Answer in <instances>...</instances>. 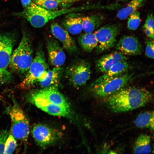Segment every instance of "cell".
Here are the masks:
<instances>
[{
  "label": "cell",
  "mask_w": 154,
  "mask_h": 154,
  "mask_svg": "<svg viewBox=\"0 0 154 154\" xmlns=\"http://www.w3.org/2000/svg\"><path fill=\"white\" fill-rule=\"evenodd\" d=\"M102 98L109 109L117 113L131 111L144 106L152 101L153 95L145 88L125 86Z\"/></svg>",
  "instance_id": "cell-1"
},
{
  "label": "cell",
  "mask_w": 154,
  "mask_h": 154,
  "mask_svg": "<svg viewBox=\"0 0 154 154\" xmlns=\"http://www.w3.org/2000/svg\"><path fill=\"white\" fill-rule=\"evenodd\" d=\"M96 8L95 5H86L58 10H50L43 8L35 3H31L24 8L21 12V16L34 27L40 28L51 20L63 15Z\"/></svg>",
  "instance_id": "cell-2"
},
{
  "label": "cell",
  "mask_w": 154,
  "mask_h": 154,
  "mask_svg": "<svg viewBox=\"0 0 154 154\" xmlns=\"http://www.w3.org/2000/svg\"><path fill=\"white\" fill-rule=\"evenodd\" d=\"M33 52L30 38L23 31L18 46L12 53L9 65L17 73H27L33 59Z\"/></svg>",
  "instance_id": "cell-3"
},
{
  "label": "cell",
  "mask_w": 154,
  "mask_h": 154,
  "mask_svg": "<svg viewBox=\"0 0 154 154\" xmlns=\"http://www.w3.org/2000/svg\"><path fill=\"white\" fill-rule=\"evenodd\" d=\"M49 70L44 52L40 48L38 49L24 79L19 86L22 89H29L43 79Z\"/></svg>",
  "instance_id": "cell-4"
},
{
  "label": "cell",
  "mask_w": 154,
  "mask_h": 154,
  "mask_svg": "<svg viewBox=\"0 0 154 154\" xmlns=\"http://www.w3.org/2000/svg\"><path fill=\"white\" fill-rule=\"evenodd\" d=\"M27 99L33 104L37 102H45L70 107L66 99L58 90L57 86L32 91L27 95Z\"/></svg>",
  "instance_id": "cell-5"
},
{
  "label": "cell",
  "mask_w": 154,
  "mask_h": 154,
  "mask_svg": "<svg viewBox=\"0 0 154 154\" xmlns=\"http://www.w3.org/2000/svg\"><path fill=\"white\" fill-rule=\"evenodd\" d=\"M11 120V132L15 138L26 141L30 133L29 122L23 110L14 102L9 111Z\"/></svg>",
  "instance_id": "cell-6"
},
{
  "label": "cell",
  "mask_w": 154,
  "mask_h": 154,
  "mask_svg": "<svg viewBox=\"0 0 154 154\" xmlns=\"http://www.w3.org/2000/svg\"><path fill=\"white\" fill-rule=\"evenodd\" d=\"M131 77V74L125 73L102 82L91 85V90L96 96L102 98L116 92L125 86Z\"/></svg>",
  "instance_id": "cell-7"
},
{
  "label": "cell",
  "mask_w": 154,
  "mask_h": 154,
  "mask_svg": "<svg viewBox=\"0 0 154 154\" xmlns=\"http://www.w3.org/2000/svg\"><path fill=\"white\" fill-rule=\"evenodd\" d=\"M65 75L69 83L73 86L76 88L81 87L90 77V64L83 60H76L66 68Z\"/></svg>",
  "instance_id": "cell-8"
},
{
  "label": "cell",
  "mask_w": 154,
  "mask_h": 154,
  "mask_svg": "<svg viewBox=\"0 0 154 154\" xmlns=\"http://www.w3.org/2000/svg\"><path fill=\"white\" fill-rule=\"evenodd\" d=\"M120 29L117 25L108 24L96 31L94 33L98 42L96 47L97 51L103 52L113 47Z\"/></svg>",
  "instance_id": "cell-9"
},
{
  "label": "cell",
  "mask_w": 154,
  "mask_h": 154,
  "mask_svg": "<svg viewBox=\"0 0 154 154\" xmlns=\"http://www.w3.org/2000/svg\"><path fill=\"white\" fill-rule=\"evenodd\" d=\"M32 133L36 143L42 147L53 143L61 136L60 133L58 131L42 124L34 125Z\"/></svg>",
  "instance_id": "cell-10"
},
{
  "label": "cell",
  "mask_w": 154,
  "mask_h": 154,
  "mask_svg": "<svg viewBox=\"0 0 154 154\" xmlns=\"http://www.w3.org/2000/svg\"><path fill=\"white\" fill-rule=\"evenodd\" d=\"M15 42V35L0 33V68L7 70Z\"/></svg>",
  "instance_id": "cell-11"
},
{
  "label": "cell",
  "mask_w": 154,
  "mask_h": 154,
  "mask_svg": "<svg viewBox=\"0 0 154 154\" xmlns=\"http://www.w3.org/2000/svg\"><path fill=\"white\" fill-rule=\"evenodd\" d=\"M46 47L48 59L50 64L54 67H60L64 63L66 56L58 41L52 37L46 39Z\"/></svg>",
  "instance_id": "cell-12"
},
{
  "label": "cell",
  "mask_w": 154,
  "mask_h": 154,
  "mask_svg": "<svg viewBox=\"0 0 154 154\" xmlns=\"http://www.w3.org/2000/svg\"><path fill=\"white\" fill-rule=\"evenodd\" d=\"M50 29L54 37L62 43L68 53L72 54L77 51V48L74 40L65 29L55 22L52 23Z\"/></svg>",
  "instance_id": "cell-13"
},
{
  "label": "cell",
  "mask_w": 154,
  "mask_h": 154,
  "mask_svg": "<svg viewBox=\"0 0 154 154\" xmlns=\"http://www.w3.org/2000/svg\"><path fill=\"white\" fill-rule=\"evenodd\" d=\"M116 48L125 55H139L142 51V47L139 41L132 36H123L118 41Z\"/></svg>",
  "instance_id": "cell-14"
},
{
  "label": "cell",
  "mask_w": 154,
  "mask_h": 154,
  "mask_svg": "<svg viewBox=\"0 0 154 154\" xmlns=\"http://www.w3.org/2000/svg\"><path fill=\"white\" fill-rule=\"evenodd\" d=\"M127 59V56L119 52H114L103 55L97 60L96 67L98 72H104L114 64Z\"/></svg>",
  "instance_id": "cell-15"
},
{
  "label": "cell",
  "mask_w": 154,
  "mask_h": 154,
  "mask_svg": "<svg viewBox=\"0 0 154 154\" xmlns=\"http://www.w3.org/2000/svg\"><path fill=\"white\" fill-rule=\"evenodd\" d=\"M129 67L126 61L119 62L111 67L104 74L95 80L91 85L98 84L111 79L125 73Z\"/></svg>",
  "instance_id": "cell-16"
},
{
  "label": "cell",
  "mask_w": 154,
  "mask_h": 154,
  "mask_svg": "<svg viewBox=\"0 0 154 154\" xmlns=\"http://www.w3.org/2000/svg\"><path fill=\"white\" fill-rule=\"evenodd\" d=\"M33 104L52 115L63 117H69L70 116V107L45 102H37Z\"/></svg>",
  "instance_id": "cell-17"
},
{
  "label": "cell",
  "mask_w": 154,
  "mask_h": 154,
  "mask_svg": "<svg viewBox=\"0 0 154 154\" xmlns=\"http://www.w3.org/2000/svg\"><path fill=\"white\" fill-rule=\"evenodd\" d=\"M62 71L60 67H54L51 70H49L45 76L38 82L42 88L51 86H58Z\"/></svg>",
  "instance_id": "cell-18"
},
{
  "label": "cell",
  "mask_w": 154,
  "mask_h": 154,
  "mask_svg": "<svg viewBox=\"0 0 154 154\" xmlns=\"http://www.w3.org/2000/svg\"><path fill=\"white\" fill-rule=\"evenodd\" d=\"M103 19L102 15L100 14L81 17L83 30L85 33H92L101 25Z\"/></svg>",
  "instance_id": "cell-19"
},
{
  "label": "cell",
  "mask_w": 154,
  "mask_h": 154,
  "mask_svg": "<svg viewBox=\"0 0 154 154\" xmlns=\"http://www.w3.org/2000/svg\"><path fill=\"white\" fill-rule=\"evenodd\" d=\"M151 137L146 134L139 135L135 142L133 149L134 154H148L151 151Z\"/></svg>",
  "instance_id": "cell-20"
},
{
  "label": "cell",
  "mask_w": 154,
  "mask_h": 154,
  "mask_svg": "<svg viewBox=\"0 0 154 154\" xmlns=\"http://www.w3.org/2000/svg\"><path fill=\"white\" fill-rule=\"evenodd\" d=\"M153 111H145L140 114L134 121L135 126L139 128H149L154 130Z\"/></svg>",
  "instance_id": "cell-21"
},
{
  "label": "cell",
  "mask_w": 154,
  "mask_h": 154,
  "mask_svg": "<svg viewBox=\"0 0 154 154\" xmlns=\"http://www.w3.org/2000/svg\"><path fill=\"white\" fill-rule=\"evenodd\" d=\"M79 44L85 51L91 52L97 46L98 42L94 33H85L81 35L78 38Z\"/></svg>",
  "instance_id": "cell-22"
},
{
  "label": "cell",
  "mask_w": 154,
  "mask_h": 154,
  "mask_svg": "<svg viewBox=\"0 0 154 154\" xmlns=\"http://www.w3.org/2000/svg\"><path fill=\"white\" fill-rule=\"evenodd\" d=\"M62 25L68 33L73 35L79 34L83 30L81 17H69L64 20Z\"/></svg>",
  "instance_id": "cell-23"
},
{
  "label": "cell",
  "mask_w": 154,
  "mask_h": 154,
  "mask_svg": "<svg viewBox=\"0 0 154 154\" xmlns=\"http://www.w3.org/2000/svg\"><path fill=\"white\" fill-rule=\"evenodd\" d=\"M145 0H131L125 7L119 10L117 17L120 20L126 19L130 15L137 11L144 3Z\"/></svg>",
  "instance_id": "cell-24"
},
{
  "label": "cell",
  "mask_w": 154,
  "mask_h": 154,
  "mask_svg": "<svg viewBox=\"0 0 154 154\" xmlns=\"http://www.w3.org/2000/svg\"><path fill=\"white\" fill-rule=\"evenodd\" d=\"M129 17L127 22V28L130 30H136L141 23L139 13L137 11Z\"/></svg>",
  "instance_id": "cell-25"
},
{
  "label": "cell",
  "mask_w": 154,
  "mask_h": 154,
  "mask_svg": "<svg viewBox=\"0 0 154 154\" xmlns=\"http://www.w3.org/2000/svg\"><path fill=\"white\" fill-rule=\"evenodd\" d=\"M34 3L44 9L55 10L60 4L57 0H33Z\"/></svg>",
  "instance_id": "cell-26"
},
{
  "label": "cell",
  "mask_w": 154,
  "mask_h": 154,
  "mask_svg": "<svg viewBox=\"0 0 154 154\" xmlns=\"http://www.w3.org/2000/svg\"><path fill=\"white\" fill-rule=\"evenodd\" d=\"M16 141L11 132L9 133L5 143L3 154L13 153L17 147Z\"/></svg>",
  "instance_id": "cell-27"
},
{
  "label": "cell",
  "mask_w": 154,
  "mask_h": 154,
  "mask_svg": "<svg viewBox=\"0 0 154 154\" xmlns=\"http://www.w3.org/2000/svg\"><path fill=\"white\" fill-rule=\"evenodd\" d=\"M145 55L148 58H154V40L147 39L145 41Z\"/></svg>",
  "instance_id": "cell-28"
},
{
  "label": "cell",
  "mask_w": 154,
  "mask_h": 154,
  "mask_svg": "<svg viewBox=\"0 0 154 154\" xmlns=\"http://www.w3.org/2000/svg\"><path fill=\"white\" fill-rule=\"evenodd\" d=\"M9 133L7 130L0 132V154L3 153L5 143Z\"/></svg>",
  "instance_id": "cell-29"
},
{
  "label": "cell",
  "mask_w": 154,
  "mask_h": 154,
  "mask_svg": "<svg viewBox=\"0 0 154 154\" xmlns=\"http://www.w3.org/2000/svg\"><path fill=\"white\" fill-rule=\"evenodd\" d=\"M11 78V75L7 70H4L0 68V85L9 81Z\"/></svg>",
  "instance_id": "cell-30"
},
{
  "label": "cell",
  "mask_w": 154,
  "mask_h": 154,
  "mask_svg": "<svg viewBox=\"0 0 154 154\" xmlns=\"http://www.w3.org/2000/svg\"><path fill=\"white\" fill-rule=\"evenodd\" d=\"M154 20L153 16L152 13L148 15L143 26L151 30L154 32Z\"/></svg>",
  "instance_id": "cell-31"
},
{
  "label": "cell",
  "mask_w": 154,
  "mask_h": 154,
  "mask_svg": "<svg viewBox=\"0 0 154 154\" xmlns=\"http://www.w3.org/2000/svg\"><path fill=\"white\" fill-rule=\"evenodd\" d=\"M143 29L146 35L149 37L151 39L154 38V32H152L149 29L143 27Z\"/></svg>",
  "instance_id": "cell-32"
},
{
  "label": "cell",
  "mask_w": 154,
  "mask_h": 154,
  "mask_svg": "<svg viewBox=\"0 0 154 154\" xmlns=\"http://www.w3.org/2000/svg\"><path fill=\"white\" fill-rule=\"evenodd\" d=\"M60 5L65 6L73 3L78 0H57Z\"/></svg>",
  "instance_id": "cell-33"
},
{
  "label": "cell",
  "mask_w": 154,
  "mask_h": 154,
  "mask_svg": "<svg viewBox=\"0 0 154 154\" xmlns=\"http://www.w3.org/2000/svg\"><path fill=\"white\" fill-rule=\"evenodd\" d=\"M21 2L24 8L29 5L31 3V0H21Z\"/></svg>",
  "instance_id": "cell-34"
},
{
  "label": "cell",
  "mask_w": 154,
  "mask_h": 154,
  "mask_svg": "<svg viewBox=\"0 0 154 154\" xmlns=\"http://www.w3.org/2000/svg\"><path fill=\"white\" fill-rule=\"evenodd\" d=\"M117 1H124V0H116Z\"/></svg>",
  "instance_id": "cell-35"
}]
</instances>
